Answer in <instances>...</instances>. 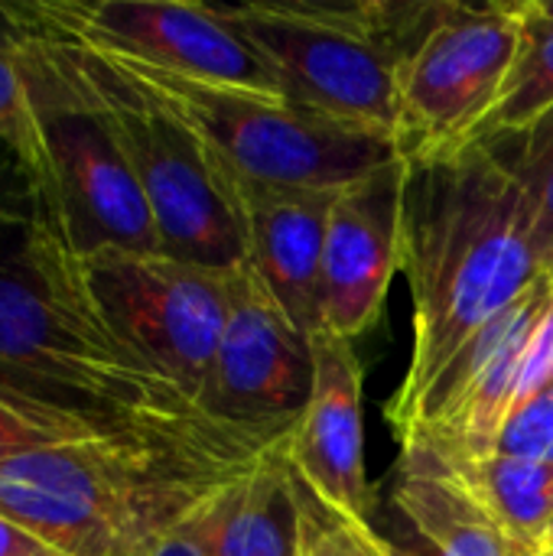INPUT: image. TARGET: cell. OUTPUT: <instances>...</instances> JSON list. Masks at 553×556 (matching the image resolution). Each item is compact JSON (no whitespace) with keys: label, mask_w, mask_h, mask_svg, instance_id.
I'll use <instances>...</instances> for the list:
<instances>
[{"label":"cell","mask_w":553,"mask_h":556,"mask_svg":"<svg viewBox=\"0 0 553 556\" xmlns=\"http://www.w3.org/2000/svg\"><path fill=\"white\" fill-rule=\"evenodd\" d=\"M0 401L85 440L277 443L293 430L212 420L95 309L78 257L42 218L0 231Z\"/></svg>","instance_id":"obj_1"},{"label":"cell","mask_w":553,"mask_h":556,"mask_svg":"<svg viewBox=\"0 0 553 556\" xmlns=\"http://www.w3.org/2000/svg\"><path fill=\"white\" fill-rule=\"evenodd\" d=\"M401 270L414 345L385 410L391 427L473 332L544 280L525 195L482 143L407 160Z\"/></svg>","instance_id":"obj_2"},{"label":"cell","mask_w":553,"mask_h":556,"mask_svg":"<svg viewBox=\"0 0 553 556\" xmlns=\"http://www.w3.org/2000/svg\"><path fill=\"white\" fill-rule=\"evenodd\" d=\"M277 443L111 437L36 450L0 463V515L62 556H147Z\"/></svg>","instance_id":"obj_3"},{"label":"cell","mask_w":553,"mask_h":556,"mask_svg":"<svg viewBox=\"0 0 553 556\" xmlns=\"http://www.w3.org/2000/svg\"><path fill=\"white\" fill-rule=\"evenodd\" d=\"M430 3L251 0L218 13L277 72L290 108L362 134L401 137L398 68Z\"/></svg>","instance_id":"obj_4"},{"label":"cell","mask_w":553,"mask_h":556,"mask_svg":"<svg viewBox=\"0 0 553 556\" xmlns=\"http://www.w3.org/2000/svg\"><path fill=\"white\" fill-rule=\"evenodd\" d=\"M20 62L46 147L42 222L65 238L75 257L163 254L150 205L68 52L55 39L26 33Z\"/></svg>","instance_id":"obj_5"},{"label":"cell","mask_w":553,"mask_h":556,"mask_svg":"<svg viewBox=\"0 0 553 556\" xmlns=\"http://www.w3.org/2000/svg\"><path fill=\"white\" fill-rule=\"evenodd\" d=\"M104 59L173 111L218 166L251 182L345 189L401 156L394 140L310 117L284 98L205 85L130 59Z\"/></svg>","instance_id":"obj_6"},{"label":"cell","mask_w":553,"mask_h":556,"mask_svg":"<svg viewBox=\"0 0 553 556\" xmlns=\"http://www.w3.org/2000/svg\"><path fill=\"white\" fill-rule=\"evenodd\" d=\"M55 42L68 52L85 91L108 121L150 205L163 254L235 270L244 261V235L199 137L101 52L65 39Z\"/></svg>","instance_id":"obj_7"},{"label":"cell","mask_w":553,"mask_h":556,"mask_svg":"<svg viewBox=\"0 0 553 556\" xmlns=\"http://www.w3.org/2000/svg\"><path fill=\"white\" fill-rule=\"evenodd\" d=\"M7 10L26 33L78 42L101 55L143 62L205 85L284 98L277 72L218 7L176 0H20L7 3Z\"/></svg>","instance_id":"obj_8"},{"label":"cell","mask_w":553,"mask_h":556,"mask_svg":"<svg viewBox=\"0 0 553 556\" xmlns=\"http://www.w3.org/2000/svg\"><path fill=\"white\" fill-rule=\"evenodd\" d=\"M78 270L111 332L199 404L228 319V270L130 251L78 257Z\"/></svg>","instance_id":"obj_9"},{"label":"cell","mask_w":553,"mask_h":556,"mask_svg":"<svg viewBox=\"0 0 553 556\" xmlns=\"http://www.w3.org/2000/svg\"><path fill=\"white\" fill-rule=\"evenodd\" d=\"M521 20L515 3H430L427 20L401 59V137L404 160H424L466 147L495 108L518 55Z\"/></svg>","instance_id":"obj_10"},{"label":"cell","mask_w":553,"mask_h":556,"mask_svg":"<svg viewBox=\"0 0 553 556\" xmlns=\"http://www.w3.org/2000/svg\"><path fill=\"white\" fill-rule=\"evenodd\" d=\"M553 313V280H538L502 316L473 332L394 424L401 443L443 456H486L525 391Z\"/></svg>","instance_id":"obj_11"},{"label":"cell","mask_w":553,"mask_h":556,"mask_svg":"<svg viewBox=\"0 0 553 556\" xmlns=\"http://www.w3.org/2000/svg\"><path fill=\"white\" fill-rule=\"evenodd\" d=\"M313 381V339L290 323L251 264L241 261L228 270V319L199 407L228 427L293 430Z\"/></svg>","instance_id":"obj_12"},{"label":"cell","mask_w":553,"mask_h":556,"mask_svg":"<svg viewBox=\"0 0 553 556\" xmlns=\"http://www.w3.org/2000/svg\"><path fill=\"white\" fill-rule=\"evenodd\" d=\"M407 160L339 189L323 257V329L355 342L368 332L388 300V287L401 270Z\"/></svg>","instance_id":"obj_13"},{"label":"cell","mask_w":553,"mask_h":556,"mask_svg":"<svg viewBox=\"0 0 553 556\" xmlns=\"http://www.w3.org/2000/svg\"><path fill=\"white\" fill-rule=\"evenodd\" d=\"M209 163L241 225L244 264H251L290 323L313 339L323 332L326 228L339 189L267 186L228 173L212 156Z\"/></svg>","instance_id":"obj_14"},{"label":"cell","mask_w":553,"mask_h":556,"mask_svg":"<svg viewBox=\"0 0 553 556\" xmlns=\"http://www.w3.org/2000/svg\"><path fill=\"white\" fill-rule=\"evenodd\" d=\"M316 381L300 424L290 433L287 456L303 482L339 515L368 521L375 495L365 479V430H362V381L365 368L352 342L313 336Z\"/></svg>","instance_id":"obj_15"},{"label":"cell","mask_w":553,"mask_h":556,"mask_svg":"<svg viewBox=\"0 0 553 556\" xmlns=\"http://www.w3.org/2000/svg\"><path fill=\"white\" fill-rule=\"evenodd\" d=\"M287 443L267 450L189 515L209 556H300V508Z\"/></svg>","instance_id":"obj_16"},{"label":"cell","mask_w":553,"mask_h":556,"mask_svg":"<svg viewBox=\"0 0 553 556\" xmlns=\"http://www.w3.org/2000/svg\"><path fill=\"white\" fill-rule=\"evenodd\" d=\"M388 508L443 556H535L495 525L433 450L417 443H401Z\"/></svg>","instance_id":"obj_17"},{"label":"cell","mask_w":553,"mask_h":556,"mask_svg":"<svg viewBox=\"0 0 553 556\" xmlns=\"http://www.w3.org/2000/svg\"><path fill=\"white\" fill-rule=\"evenodd\" d=\"M437 456L512 541L541 556L553 531V466L502 453Z\"/></svg>","instance_id":"obj_18"},{"label":"cell","mask_w":553,"mask_h":556,"mask_svg":"<svg viewBox=\"0 0 553 556\" xmlns=\"http://www.w3.org/2000/svg\"><path fill=\"white\" fill-rule=\"evenodd\" d=\"M521 20L518 55L499 91L495 108L473 130L469 143H486L505 134H518L553 108V20L535 0H512Z\"/></svg>","instance_id":"obj_19"},{"label":"cell","mask_w":553,"mask_h":556,"mask_svg":"<svg viewBox=\"0 0 553 556\" xmlns=\"http://www.w3.org/2000/svg\"><path fill=\"white\" fill-rule=\"evenodd\" d=\"M515 179L531 212V241L544 277L553 280V108L518 134L482 143Z\"/></svg>","instance_id":"obj_20"},{"label":"cell","mask_w":553,"mask_h":556,"mask_svg":"<svg viewBox=\"0 0 553 556\" xmlns=\"http://www.w3.org/2000/svg\"><path fill=\"white\" fill-rule=\"evenodd\" d=\"M0 137L20 150L26 166L36 173L46 199V147L36 121V108L26 88V72L20 62V42L0 46Z\"/></svg>","instance_id":"obj_21"},{"label":"cell","mask_w":553,"mask_h":556,"mask_svg":"<svg viewBox=\"0 0 553 556\" xmlns=\"http://www.w3.org/2000/svg\"><path fill=\"white\" fill-rule=\"evenodd\" d=\"M293 466V463H290ZM293 495L300 508V556H372L359 521L329 508L293 469Z\"/></svg>","instance_id":"obj_22"},{"label":"cell","mask_w":553,"mask_h":556,"mask_svg":"<svg viewBox=\"0 0 553 556\" xmlns=\"http://www.w3.org/2000/svg\"><path fill=\"white\" fill-rule=\"evenodd\" d=\"M492 453L553 466V381L508 414L492 440Z\"/></svg>","instance_id":"obj_23"},{"label":"cell","mask_w":553,"mask_h":556,"mask_svg":"<svg viewBox=\"0 0 553 556\" xmlns=\"http://www.w3.org/2000/svg\"><path fill=\"white\" fill-rule=\"evenodd\" d=\"M46 218V199L36 173L20 150L0 137V231Z\"/></svg>","instance_id":"obj_24"},{"label":"cell","mask_w":553,"mask_h":556,"mask_svg":"<svg viewBox=\"0 0 553 556\" xmlns=\"http://www.w3.org/2000/svg\"><path fill=\"white\" fill-rule=\"evenodd\" d=\"M62 443H72V440H65L52 427H46V424L33 420L29 414L10 407L7 401H0V463L13 459V456L36 453V450H52Z\"/></svg>","instance_id":"obj_25"},{"label":"cell","mask_w":553,"mask_h":556,"mask_svg":"<svg viewBox=\"0 0 553 556\" xmlns=\"http://www.w3.org/2000/svg\"><path fill=\"white\" fill-rule=\"evenodd\" d=\"M0 556H62L55 547H49L46 541L33 538L29 531L16 528L13 521H7L0 515Z\"/></svg>","instance_id":"obj_26"},{"label":"cell","mask_w":553,"mask_h":556,"mask_svg":"<svg viewBox=\"0 0 553 556\" xmlns=\"http://www.w3.org/2000/svg\"><path fill=\"white\" fill-rule=\"evenodd\" d=\"M147 556H209V551H205L202 538L196 534L192 521L186 518L176 531H169Z\"/></svg>","instance_id":"obj_27"},{"label":"cell","mask_w":553,"mask_h":556,"mask_svg":"<svg viewBox=\"0 0 553 556\" xmlns=\"http://www.w3.org/2000/svg\"><path fill=\"white\" fill-rule=\"evenodd\" d=\"M23 36H26L23 26L10 16L7 3H0V46H13V42H20Z\"/></svg>","instance_id":"obj_28"},{"label":"cell","mask_w":553,"mask_h":556,"mask_svg":"<svg viewBox=\"0 0 553 556\" xmlns=\"http://www.w3.org/2000/svg\"><path fill=\"white\" fill-rule=\"evenodd\" d=\"M535 7H538V10H541L544 16H551V20H553V0H535Z\"/></svg>","instance_id":"obj_29"},{"label":"cell","mask_w":553,"mask_h":556,"mask_svg":"<svg viewBox=\"0 0 553 556\" xmlns=\"http://www.w3.org/2000/svg\"><path fill=\"white\" fill-rule=\"evenodd\" d=\"M553 544V531H551V538H548V547H551ZM548 547H544V551H548ZM544 551H541V554H544Z\"/></svg>","instance_id":"obj_30"},{"label":"cell","mask_w":553,"mask_h":556,"mask_svg":"<svg viewBox=\"0 0 553 556\" xmlns=\"http://www.w3.org/2000/svg\"><path fill=\"white\" fill-rule=\"evenodd\" d=\"M541 556H553V544H551V547H548V551H544V554H541Z\"/></svg>","instance_id":"obj_31"}]
</instances>
